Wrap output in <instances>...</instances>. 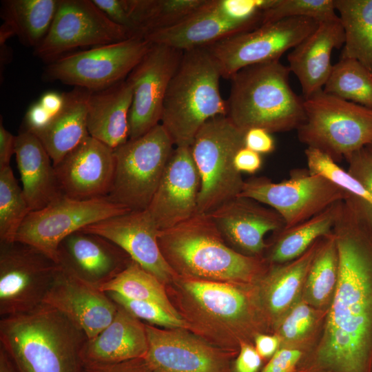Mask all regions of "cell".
I'll list each match as a JSON object with an SVG mask.
<instances>
[{"instance_id":"obj_10","label":"cell","mask_w":372,"mask_h":372,"mask_svg":"<svg viewBox=\"0 0 372 372\" xmlns=\"http://www.w3.org/2000/svg\"><path fill=\"white\" fill-rule=\"evenodd\" d=\"M150 45L144 38L132 37L67 54L50 63L43 76L91 92L103 90L125 79Z\"/></svg>"},{"instance_id":"obj_1","label":"cell","mask_w":372,"mask_h":372,"mask_svg":"<svg viewBox=\"0 0 372 372\" xmlns=\"http://www.w3.org/2000/svg\"><path fill=\"white\" fill-rule=\"evenodd\" d=\"M332 232L338 277L324 333L306 372L372 371V208L349 198Z\"/></svg>"},{"instance_id":"obj_37","label":"cell","mask_w":372,"mask_h":372,"mask_svg":"<svg viewBox=\"0 0 372 372\" xmlns=\"http://www.w3.org/2000/svg\"><path fill=\"white\" fill-rule=\"evenodd\" d=\"M338 277V250L331 231L320 238L305 279L310 299L317 304L323 303L335 291Z\"/></svg>"},{"instance_id":"obj_32","label":"cell","mask_w":372,"mask_h":372,"mask_svg":"<svg viewBox=\"0 0 372 372\" xmlns=\"http://www.w3.org/2000/svg\"><path fill=\"white\" fill-rule=\"evenodd\" d=\"M205 0H124L134 37L172 27L200 8Z\"/></svg>"},{"instance_id":"obj_27","label":"cell","mask_w":372,"mask_h":372,"mask_svg":"<svg viewBox=\"0 0 372 372\" xmlns=\"http://www.w3.org/2000/svg\"><path fill=\"white\" fill-rule=\"evenodd\" d=\"M132 88L127 79L90 93L87 126L90 136L114 149L129 139Z\"/></svg>"},{"instance_id":"obj_33","label":"cell","mask_w":372,"mask_h":372,"mask_svg":"<svg viewBox=\"0 0 372 372\" xmlns=\"http://www.w3.org/2000/svg\"><path fill=\"white\" fill-rule=\"evenodd\" d=\"M320 238L300 257L285 265L273 267L270 271L266 280L267 285L265 296L273 313L284 311L296 298L301 285L306 279Z\"/></svg>"},{"instance_id":"obj_26","label":"cell","mask_w":372,"mask_h":372,"mask_svg":"<svg viewBox=\"0 0 372 372\" xmlns=\"http://www.w3.org/2000/svg\"><path fill=\"white\" fill-rule=\"evenodd\" d=\"M147 348L145 324L118 305L113 320L96 337L86 341L81 356L83 362L116 363L143 359Z\"/></svg>"},{"instance_id":"obj_13","label":"cell","mask_w":372,"mask_h":372,"mask_svg":"<svg viewBox=\"0 0 372 372\" xmlns=\"http://www.w3.org/2000/svg\"><path fill=\"white\" fill-rule=\"evenodd\" d=\"M60 265L22 242H0L1 318L28 312L43 304Z\"/></svg>"},{"instance_id":"obj_4","label":"cell","mask_w":372,"mask_h":372,"mask_svg":"<svg viewBox=\"0 0 372 372\" xmlns=\"http://www.w3.org/2000/svg\"><path fill=\"white\" fill-rule=\"evenodd\" d=\"M161 252L176 272L196 278L245 282L260 271L262 262L230 247L207 214H196L160 230Z\"/></svg>"},{"instance_id":"obj_52","label":"cell","mask_w":372,"mask_h":372,"mask_svg":"<svg viewBox=\"0 0 372 372\" xmlns=\"http://www.w3.org/2000/svg\"><path fill=\"white\" fill-rule=\"evenodd\" d=\"M39 102L52 116L58 113L65 103V92L49 91L44 93Z\"/></svg>"},{"instance_id":"obj_56","label":"cell","mask_w":372,"mask_h":372,"mask_svg":"<svg viewBox=\"0 0 372 372\" xmlns=\"http://www.w3.org/2000/svg\"><path fill=\"white\" fill-rule=\"evenodd\" d=\"M371 372H372V371H371Z\"/></svg>"},{"instance_id":"obj_19","label":"cell","mask_w":372,"mask_h":372,"mask_svg":"<svg viewBox=\"0 0 372 372\" xmlns=\"http://www.w3.org/2000/svg\"><path fill=\"white\" fill-rule=\"evenodd\" d=\"M147 351L144 361L153 372H231L225 355L179 330L145 324Z\"/></svg>"},{"instance_id":"obj_46","label":"cell","mask_w":372,"mask_h":372,"mask_svg":"<svg viewBox=\"0 0 372 372\" xmlns=\"http://www.w3.org/2000/svg\"><path fill=\"white\" fill-rule=\"evenodd\" d=\"M93 3L114 23L127 29L134 36L133 25L124 0H92Z\"/></svg>"},{"instance_id":"obj_3","label":"cell","mask_w":372,"mask_h":372,"mask_svg":"<svg viewBox=\"0 0 372 372\" xmlns=\"http://www.w3.org/2000/svg\"><path fill=\"white\" fill-rule=\"evenodd\" d=\"M291 70L280 61L244 68L230 79L227 116L240 129L270 133L297 130L305 119L304 99L289 85Z\"/></svg>"},{"instance_id":"obj_9","label":"cell","mask_w":372,"mask_h":372,"mask_svg":"<svg viewBox=\"0 0 372 372\" xmlns=\"http://www.w3.org/2000/svg\"><path fill=\"white\" fill-rule=\"evenodd\" d=\"M238 196L256 200L276 210L285 228L302 223L350 195L327 178L307 169H293L289 178L273 183L267 177L245 180Z\"/></svg>"},{"instance_id":"obj_16","label":"cell","mask_w":372,"mask_h":372,"mask_svg":"<svg viewBox=\"0 0 372 372\" xmlns=\"http://www.w3.org/2000/svg\"><path fill=\"white\" fill-rule=\"evenodd\" d=\"M81 230L110 240L163 283L176 274L161 252L158 242L160 229L147 209L130 211Z\"/></svg>"},{"instance_id":"obj_23","label":"cell","mask_w":372,"mask_h":372,"mask_svg":"<svg viewBox=\"0 0 372 372\" xmlns=\"http://www.w3.org/2000/svg\"><path fill=\"white\" fill-rule=\"evenodd\" d=\"M344 43L340 20L322 22L288 54L289 68L298 79L303 99L323 90L333 65L332 51Z\"/></svg>"},{"instance_id":"obj_8","label":"cell","mask_w":372,"mask_h":372,"mask_svg":"<svg viewBox=\"0 0 372 372\" xmlns=\"http://www.w3.org/2000/svg\"><path fill=\"white\" fill-rule=\"evenodd\" d=\"M161 124L114 149V173L108 197L131 211L146 209L174 151Z\"/></svg>"},{"instance_id":"obj_36","label":"cell","mask_w":372,"mask_h":372,"mask_svg":"<svg viewBox=\"0 0 372 372\" xmlns=\"http://www.w3.org/2000/svg\"><path fill=\"white\" fill-rule=\"evenodd\" d=\"M323 90L372 110V73L355 59L340 58L333 65Z\"/></svg>"},{"instance_id":"obj_49","label":"cell","mask_w":372,"mask_h":372,"mask_svg":"<svg viewBox=\"0 0 372 372\" xmlns=\"http://www.w3.org/2000/svg\"><path fill=\"white\" fill-rule=\"evenodd\" d=\"M261 358L256 349L242 345L235 362V372H258L262 364Z\"/></svg>"},{"instance_id":"obj_20","label":"cell","mask_w":372,"mask_h":372,"mask_svg":"<svg viewBox=\"0 0 372 372\" xmlns=\"http://www.w3.org/2000/svg\"><path fill=\"white\" fill-rule=\"evenodd\" d=\"M114 167V149L89 136L54 168L63 195L85 200L108 196Z\"/></svg>"},{"instance_id":"obj_43","label":"cell","mask_w":372,"mask_h":372,"mask_svg":"<svg viewBox=\"0 0 372 372\" xmlns=\"http://www.w3.org/2000/svg\"><path fill=\"white\" fill-rule=\"evenodd\" d=\"M347 172L372 195V152L366 146L346 158Z\"/></svg>"},{"instance_id":"obj_12","label":"cell","mask_w":372,"mask_h":372,"mask_svg":"<svg viewBox=\"0 0 372 372\" xmlns=\"http://www.w3.org/2000/svg\"><path fill=\"white\" fill-rule=\"evenodd\" d=\"M130 211L108 196L80 200L61 195L45 208L30 211L14 240L37 248L59 264L58 249L65 238L87 225Z\"/></svg>"},{"instance_id":"obj_41","label":"cell","mask_w":372,"mask_h":372,"mask_svg":"<svg viewBox=\"0 0 372 372\" xmlns=\"http://www.w3.org/2000/svg\"><path fill=\"white\" fill-rule=\"evenodd\" d=\"M106 293L114 302L138 319L169 328L185 327V323L182 319L175 318L155 303L130 299L116 292Z\"/></svg>"},{"instance_id":"obj_6","label":"cell","mask_w":372,"mask_h":372,"mask_svg":"<svg viewBox=\"0 0 372 372\" xmlns=\"http://www.w3.org/2000/svg\"><path fill=\"white\" fill-rule=\"evenodd\" d=\"M245 132L227 116L207 121L190 147L200 177L198 214H209L238 197L245 180L234 165L237 151L244 145Z\"/></svg>"},{"instance_id":"obj_39","label":"cell","mask_w":372,"mask_h":372,"mask_svg":"<svg viewBox=\"0 0 372 372\" xmlns=\"http://www.w3.org/2000/svg\"><path fill=\"white\" fill-rule=\"evenodd\" d=\"M334 0H275L263 14V24L281 19L304 17L319 23L339 21L335 12Z\"/></svg>"},{"instance_id":"obj_14","label":"cell","mask_w":372,"mask_h":372,"mask_svg":"<svg viewBox=\"0 0 372 372\" xmlns=\"http://www.w3.org/2000/svg\"><path fill=\"white\" fill-rule=\"evenodd\" d=\"M132 37L110 20L92 0H59L50 28L34 54L51 63L76 48L99 46Z\"/></svg>"},{"instance_id":"obj_53","label":"cell","mask_w":372,"mask_h":372,"mask_svg":"<svg viewBox=\"0 0 372 372\" xmlns=\"http://www.w3.org/2000/svg\"><path fill=\"white\" fill-rule=\"evenodd\" d=\"M256 349L262 358H271L279 344L276 336L259 335L256 338Z\"/></svg>"},{"instance_id":"obj_45","label":"cell","mask_w":372,"mask_h":372,"mask_svg":"<svg viewBox=\"0 0 372 372\" xmlns=\"http://www.w3.org/2000/svg\"><path fill=\"white\" fill-rule=\"evenodd\" d=\"M82 372H153L143 358L116 363L83 362Z\"/></svg>"},{"instance_id":"obj_29","label":"cell","mask_w":372,"mask_h":372,"mask_svg":"<svg viewBox=\"0 0 372 372\" xmlns=\"http://www.w3.org/2000/svg\"><path fill=\"white\" fill-rule=\"evenodd\" d=\"M59 3V0H6L1 16L23 45L36 48L48 34Z\"/></svg>"},{"instance_id":"obj_44","label":"cell","mask_w":372,"mask_h":372,"mask_svg":"<svg viewBox=\"0 0 372 372\" xmlns=\"http://www.w3.org/2000/svg\"><path fill=\"white\" fill-rule=\"evenodd\" d=\"M302 356L303 352L298 349L277 350L261 372H296Z\"/></svg>"},{"instance_id":"obj_5","label":"cell","mask_w":372,"mask_h":372,"mask_svg":"<svg viewBox=\"0 0 372 372\" xmlns=\"http://www.w3.org/2000/svg\"><path fill=\"white\" fill-rule=\"evenodd\" d=\"M219 68L205 48L184 51L168 85L160 124L176 147H191L207 121L227 116Z\"/></svg>"},{"instance_id":"obj_50","label":"cell","mask_w":372,"mask_h":372,"mask_svg":"<svg viewBox=\"0 0 372 372\" xmlns=\"http://www.w3.org/2000/svg\"><path fill=\"white\" fill-rule=\"evenodd\" d=\"M52 116L39 101L34 103L25 115L23 130L30 132L39 130L45 127Z\"/></svg>"},{"instance_id":"obj_24","label":"cell","mask_w":372,"mask_h":372,"mask_svg":"<svg viewBox=\"0 0 372 372\" xmlns=\"http://www.w3.org/2000/svg\"><path fill=\"white\" fill-rule=\"evenodd\" d=\"M14 154L23 193L31 211L45 208L63 195L52 161L34 134L20 131L16 136Z\"/></svg>"},{"instance_id":"obj_22","label":"cell","mask_w":372,"mask_h":372,"mask_svg":"<svg viewBox=\"0 0 372 372\" xmlns=\"http://www.w3.org/2000/svg\"><path fill=\"white\" fill-rule=\"evenodd\" d=\"M58 258L60 265L99 287L113 279L132 260L110 240L82 230L61 241Z\"/></svg>"},{"instance_id":"obj_28","label":"cell","mask_w":372,"mask_h":372,"mask_svg":"<svg viewBox=\"0 0 372 372\" xmlns=\"http://www.w3.org/2000/svg\"><path fill=\"white\" fill-rule=\"evenodd\" d=\"M90 93L81 87L65 92L62 109L45 127L32 132L46 149L54 166L90 136L87 126Z\"/></svg>"},{"instance_id":"obj_38","label":"cell","mask_w":372,"mask_h":372,"mask_svg":"<svg viewBox=\"0 0 372 372\" xmlns=\"http://www.w3.org/2000/svg\"><path fill=\"white\" fill-rule=\"evenodd\" d=\"M31 211L10 166L0 169V242H12Z\"/></svg>"},{"instance_id":"obj_31","label":"cell","mask_w":372,"mask_h":372,"mask_svg":"<svg viewBox=\"0 0 372 372\" xmlns=\"http://www.w3.org/2000/svg\"><path fill=\"white\" fill-rule=\"evenodd\" d=\"M344 30L340 58L353 59L372 73V0H334Z\"/></svg>"},{"instance_id":"obj_11","label":"cell","mask_w":372,"mask_h":372,"mask_svg":"<svg viewBox=\"0 0 372 372\" xmlns=\"http://www.w3.org/2000/svg\"><path fill=\"white\" fill-rule=\"evenodd\" d=\"M316 21L287 18L223 39L205 48L216 61L222 78L230 79L241 69L280 61L318 28Z\"/></svg>"},{"instance_id":"obj_48","label":"cell","mask_w":372,"mask_h":372,"mask_svg":"<svg viewBox=\"0 0 372 372\" xmlns=\"http://www.w3.org/2000/svg\"><path fill=\"white\" fill-rule=\"evenodd\" d=\"M262 164L261 154L243 146L240 148L234 158V165L240 172L249 174L256 173Z\"/></svg>"},{"instance_id":"obj_7","label":"cell","mask_w":372,"mask_h":372,"mask_svg":"<svg viewBox=\"0 0 372 372\" xmlns=\"http://www.w3.org/2000/svg\"><path fill=\"white\" fill-rule=\"evenodd\" d=\"M299 141L335 163L372 142V110L319 91L304 99Z\"/></svg>"},{"instance_id":"obj_35","label":"cell","mask_w":372,"mask_h":372,"mask_svg":"<svg viewBox=\"0 0 372 372\" xmlns=\"http://www.w3.org/2000/svg\"><path fill=\"white\" fill-rule=\"evenodd\" d=\"M184 287L201 308L223 321L235 320L245 311V296L228 282L191 279Z\"/></svg>"},{"instance_id":"obj_30","label":"cell","mask_w":372,"mask_h":372,"mask_svg":"<svg viewBox=\"0 0 372 372\" xmlns=\"http://www.w3.org/2000/svg\"><path fill=\"white\" fill-rule=\"evenodd\" d=\"M342 201L333 204L302 223L275 231L277 237L268 260L273 263H285L295 260L317 240L331 233Z\"/></svg>"},{"instance_id":"obj_51","label":"cell","mask_w":372,"mask_h":372,"mask_svg":"<svg viewBox=\"0 0 372 372\" xmlns=\"http://www.w3.org/2000/svg\"><path fill=\"white\" fill-rule=\"evenodd\" d=\"M16 136L8 131L0 123V169L10 166L12 156L15 152Z\"/></svg>"},{"instance_id":"obj_47","label":"cell","mask_w":372,"mask_h":372,"mask_svg":"<svg viewBox=\"0 0 372 372\" xmlns=\"http://www.w3.org/2000/svg\"><path fill=\"white\" fill-rule=\"evenodd\" d=\"M244 145L260 154H269L275 149V141L267 130L252 127L245 133Z\"/></svg>"},{"instance_id":"obj_40","label":"cell","mask_w":372,"mask_h":372,"mask_svg":"<svg viewBox=\"0 0 372 372\" xmlns=\"http://www.w3.org/2000/svg\"><path fill=\"white\" fill-rule=\"evenodd\" d=\"M304 154L310 173L327 178L347 192L350 196L372 207V195L329 156L311 147H307Z\"/></svg>"},{"instance_id":"obj_21","label":"cell","mask_w":372,"mask_h":372,"mask_svg":"<svg viewBox=\"0 0 372 372\" xmlns=\"http://www.w3.org/2000/svg\"><path fill=\"white\" fill-rule=\"evenodd\" d=\"M223 239L240 254H260L267 247L265 236L285 227L282 217L273 209L253 199L238 196L207 214Z\"/></svg>"},{"instance_id":"obj_54","label":"cell","mask_w":372,"mask_h":372,"mask_svg":"<svg viewBox=\"0 0 372 372\" xmlns=\"http://www.w3.org/2000/svg\"><path fill=\"white\" fill-rule=\"evenodd\" d=\"M0 372H17L6 351L0 346Z\"/></svg>"},{"instance_id":"obj_34","label":"cell","mask_w":372,"mask_h":372,"mask_svg":"<svg viewBox=\"0 0 372 372\" xmlns=\"http://www.w3.org/2000/svg\"><path fill=\"white\" fill-rule=\"evenodd\" d=\"M99 289L105 293L116 292L130 299L155 303L175 318L182 319L171 304L163 282L134 260Z\"/></svg>"},{"instance_id":"obj_17","label":"cell","mask_w":372,"mask_h":372,"mask_svg":"<svg viewBox=\"0 0 372 372\" xmlns=\"http://www.w3.org/2000/svg\"><path fill=\"white\" fill-rule=\"evenodd\" d=\"M43 303L65 315L90 340L115 317L118 305L99 287L60 265Z\"/></svg>"},{"instance_id":"obj_15","label":"cell","mask_w":372,"mask_h":372,"mask_svg":"<svg viewBox=\"0 0 372 372\" xmlns=\"http://www.w3.org/2000/svg\"><path fill=\"white\" fill-rule=\"evenodd\" d=\"M183 53L165 45L151 44L126 78L133 93L129 139L141 137L160 124L166 92Z\"/></svg>"},{"instance_id":"obj_55","label":"cell","mask_w":372,"mask_h":372,"mask_svg":"<svg viewBox=\"0 0 372 372\" xmlns=\"http://www.w3.org/2000/svg\"><path fill=\"white\" fill-rule=\"evenodd\" d=\"M372 152V142L366 146Z\"/></svg>"},{"instance_id":"obj_42","label":"cell","mask_w":372,"mask_h":372,"mask_svg":"<svg viewBox=\"0 0 372 372\" xmlns=\"http://www.w3.org/2000/svg\"><path fill=\"white\" fill-rule=\"evenodd\" d=\"M313 321V313L311 308L304 304H298L283 321L282 334L287 340L298 339L308 332Z\"/></svg>"},{"instance_id":"obj_2","label":"cell","mask_w":372,"mask_h":372,"mask_svg":"<svg viewBox=\"0 0 372 372\" xmlns=\"http://www.w3.org/2000/svg\"><path fill=\"white\" fill-rule=\"evenodd\" d=\"M87 340L82 329L44 303L0 320V346L17 372H82Z\"/></svg>"},{"instance_id":"obj_18","label":"cell","mask_w":372,"mask_h":372,"mask_svg":"<svg viewBox=\"0 0 372 372\" xmlns=\"http://www.w3.org/2000/svg\"><path fill=\"white\" fill-rule=\"evenodd\" d=\"M200 177L190 147H176L146 209L160 230L198 213Z\"/></svg>"},{"instance_id":"obj_25","label":"cell","mask_w":372,"mask_h":372,"mask_svg":"<svg viewBox=\"0 0 372 372\" xmlns=\"http://www.w3.org/2000/svg\"><path fill=\"white\" fill-rule=\"evenodd\" d=\"M249 31L223 18L214 8L211 0L185 19L168 28L147 34L143 38L151 44H161L186 51L204 48L231 35Z\"/></svg>"}]
</instances>
